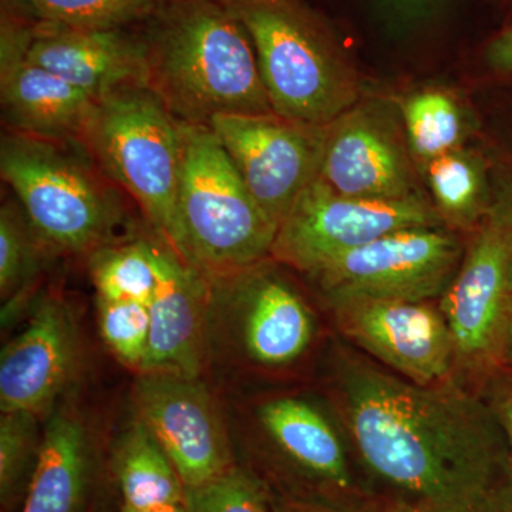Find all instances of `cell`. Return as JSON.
<instances>
[{
	"instance_id": "obj_36",
	"label": "cell",
	"mask_w": 512,
	"mask_h": 512,
	"mask_svg": "<svg viewBox=\"0 0 512 512\" xmlns=\"http://www.w3.org/2000/svg\"><path fill=\"white\" fill-rule=\"evenodd\" d=\"M369 512H413L407 510V508L399 507V505H392L382 503V501H377L372 508H370Z\"/></svg>"
},
{
	"instance_id": "obj_25",
	"label": "cell",
	"mask_w": 512,
	"mask_h": 512,
	"mask_svg": "<svg viewBox=\"0 0 512 512\" xmlns=\"http://www.w3.org/2000/svg\"><path fill=\"white\" fill-rule=\"evenodd\" d=\"M42 420L29 412H5L0 417L2 512H12L25 501L42 450Z\"/></svg>"
},
{
	"instance_id": "obj_20",
	"label": "cell",
	"mask_w": 512,
	"mask_h": 512,
	"mask_svg": "<svg viewBox=\"0 0 512 512\" xmlns=\"http://www.w3.org/2000/svg\"><path fill=\"white\" fill-rule=\"evenodd\" d=\"M96 478L89 431L74 410H53L20 512H86Z\"/></svg>"
},
{
	"instance_id": "obj_6",
	"label": "cell",
	"mask_w": 512,
	"mask_h": 512,
	"mask_svg": "<svg viewBox=\"0 0 512 512\" xmlns=\"http://www.w3.org/2000/svg\"><path fill=\"white\" fill-rule=\"evenodd\" d=\"M80 146L167 241L183 165L181 121L153 90L130 86L96 100Z\"/></svg>"
},
{
	"instance_id": "obj_21",
	"label": "cell",
	"mask_w": 512,
	"mask_h": 512,
	"mask_svg": "<svg viewBox=\"0 0 512 512\" xmlns=\"http://www.w3.org/2000/svg\"><path fill=\"white\" fill-rule=\"evenodd\" d=\"M111 470L121 507L146 510L185 503V485L173 461L137 417L114 447Z\"/></svg>"
},
{
	"instance_id": "obj_33",
	"label": "cell",
	"mask_w": 512,
	"mask_h": 512,
	"mask_svg": "<svg viewBox=\"0 0 512 512\" xmlns=\"http://www.w3.org/2000/svg\"><path fill=\"white\" fill-rule=\"evenodd\" d=\"M490 210L497 215L501 225H503L505 237H507L508 249H510V269L512 281V188L505 190L498 197L495 204L491 205Z\"/></svg>"
},
{
	"instance_id": "obj_35",
	"label": "cell",
	"mask_w": 512,
	"mask_h": 512,
	"mask_svg": "<svg viewBox=\"0 0 512 512\" xmlns=\"http://www.w3.org/2000/svg\"><path fill=\"white\" fill-rule=\"evenodd\" d=\"M120 512H185V503L164 505V507L146 508V510H134V508L120 507Z\"/></svg>"
},
{
	"instance_id": "obj_22",
	"label": "cell",
	"mask_w": 512,
	"mask_h": 512,
	"mask_svg": "<svg viewBox=\"0 0 512 512\" xmlns=\"http://www.w3.org/2000/svg\"><path fill=\"white\" fill-rule=\"evenodd\" d=\"M89 266L97 298L150 306L157 285L153 239L110 242L90 254Z\"/></svg>"
},
{
	"instance_id": "obj_26",
	"label": "cell",
	"mask_w": 512,
	"mask_h": 512,
	"mask_svg": "<svg viewBox=\"0 0 512 512\" xmlns=\"http://www.w3.org/2000/svg\"><path fill=\"white\" fill-rule=\"evenodd\" d=\"M50 252L32 228L19 202H5L0 210V295L22 301Z\"/></svg>"
},
{
	"instance_id": "obj_8",
	"label": "cell",
	"mask_w": 512,
	"mask_h": 512,
	"mask_svg": "<svg viewBox=\"0 0 512 512\" xmlns=\"http://www.w3.org/2000/svg\"><path fill=\"white\" fill-rule=\"evenodd\" d=\"M416 227H446L426 198L346 197L316 178L279 225L271 259L313 276L340 256L384 235Z\"/></svg>"
},
{
	"instance_id": "obj_13",
	"label": "cell",
	"mask_w": 512,
	"mask_h": 512,
	"mask_svg": "<svg viewBox=\"0 0 512 512\" xmlns=\"http://www.w3.org/2000/svg\"><path fill=\"white\" fill-rule=\"evenodd\" d=\"M266 262L210 281V323L224 322L229 338L249 362L281 369L311 348L315 316L301 293Z\"/></svg>"
},
{
	"instance_id": "obj_29",
	"label": "cell",
	"mask_w": 512,
	"mask_h": 512,
	"mask_svg": "<svg viewBox=\"0 0 512 512\" xmlns=\"http://www.w3.org/2000/svg\"><path fill=\"white\" fill-rule=\"evenodd\" d=\"M100 333L123 365L143 369L150 342V306L133 301L97 298Z\"/></svg>"
},
{
	"instance_id": "obj_16",
	"label": "cell",
	"mask_w": 512,
	"mask_h": 512,
	"mask_svg": "<svg viewBox=\"0 0 512 512\" xmlns=\"http://www.w3.org/2000/svg\"><path fill=\"white\" fill-rule=\"evenodd\" d=\"M157 285L150 303V342L138 375L200 379L210 343L211 284L163 239L153 241Z\"/></svg>"
},
{
	"instance_id": "obj_28",
	"label": "cell",
	"mask_w": 512,
	"mask_h": 512,
	"mask_svg": "<svg viewBox=\"0 0 512 512\" xmlns=\"http://www.w3.org/2000/svg\"><path fill=\"white\" fill-rule=\"evenodd\" d=\"M275 503L264 478L239 464L211 483L185 490V512H275Z\"/></svg>"
},
{
	"instance_id": "obj_15",
	"label": "cell",
	"mask_w": 512,
	"mask_h": 512,
	"mask_svg": "<svg viewBox=\"0 0 512 512\" xmlns=\"http://www.w3.org/2000/svg\"><path fill=\"white\" fill-rule=\"evenodd\" d=\"M330 308L343 336L394 375L421 386L457 379L453 340L439 306L370 299Z\"/></svg>"
},
{
	"instance_id": "obj_18",
	"label": "cell",
	"mask_w": 512,
	"mask_h": 512,
	"mask_svg": "<svg viewBox=\"0 0 512 512\" xmlns=\"http://www.w3.org/2000/svg\"><path fill=\"white\" fill-rule=\"evenodd\" d=\"M23 55L99 100L130 86H147L146 39L121 29H80L56 23L19 25Z\"/></svg>"
},
{
	"instance_id": "obj_1",
	"label": "cell",
	"mask_w": 512,
	"mask_h": 512,
	"mask_svg": "<svg viewBox=\"0 0 512 512\" xmlns=\"http://www.w3.org/2000/svg\"><path fill=\"white\" fill-rule=\"evenodd\" d=\"M336 399L373 497L413 512H512V464L483 394L343 356Z\"/></svg>"
},
{
	"instance_id": "obj_30",
	"label": "cell",
	"mask_w": 512,
	"mask_h": 512,
	"mask_svg": "<svg viewBox=\"0 0 512 512\" xmlns=\"http://www.w3.org/2000/svg\"><path fill=\"white\" fill-rule=\"evenodd\" d=\"M480 393L493 410L495 420L503 431L512 464V369L504 367L495 373L481 387Z\"/></svg>"
},
{
	"instance_id": "obj_24",
	"label": "cell",
	"mask_w": 512,
	"mask_h": 512,
	"mask_svg": "<svg viewBox=\"0 0 512 512\" xmlns=\"http://www.w3.org/2000/svg\"><path fill=\"white\" fill-rule=\"evenodd\" d=\"M404 131L414 158L424 164L458 150L463 136L460 107L443 90H424L400 107Z\"/></svg>"
},
{
	"instance_id": "obj_17",
	"label": "cell",
	"mask_w": 512,
	"mask_h": 512,
	"mask_svg": "<svg viewBox=\"0 0 512 512\" xmlns=\"http://www.w3.org/2000/svg\"><path fill=\"white\" fill-rule=\"evenodd\" d=\"M79 363V329L72 309L62 299H43L0 355L2 413L29 412L47 419Z\"/></svg>"
},
{
	"instance_id": "obj_5",
	"label": "cell",
	"mask_w": 512,
	"mask_h": 512,
	"mask_svg": "<svg viewBox=\"0 0 512 512\" xmlns=\"http://www.w3.org/2000/svg\"><path fill=\"white\" fill-rule=\"evenodd\" d=\"M76 144L9 131L0 146L2 180L40 241L60 254H92L123 221L116 194Z\"/></svg>"
},
{
	"instance_id": "obj_37",
	"label": "cell",
	"mask_w": 512,
	"mask_h": 512,
	"mask_svg": "<svg viewBox=\"0 0 512 512\" xmlns=\"http://www.w3.org/2000/svg\"><path fill=\"white\" fill-rule=\"evenodd\" d=\"M505 367L512 369V309L510 325H508L507 345H505Z\"/></svg>"
},
{
	"instance_id": "obj_27",
	"label": "cell",
	"mask_w": 512,
	"mask_h": 512,
	"mask_svg": "<svg viewBox=\"0 0 512 512\" xmlns=\"http://www.w3.org/2000/svg\"><path fill=\"white\" fill-rule=\"evenodd\" d=\"M42 22L80 29H121L150 19L163 0H20Z\"/></svg>"
},
{
	"instance_id": "obj_23",
	"label": "cell",
	"mask_w": 512,
	"mask_h": 512,
	"mask_svg": "<svg viewBox=\"0 0 512 512\" xmlns=\"http://www.w3.org/2000/svg\"><path fill=\"white\" fill-rule=\"evenodd\" d=\"M434 207L448 224L478 225L490 208H484V173L476 158L451 151L426 164Z\"/></svg>"
},
{
	"instance_id": "obj_34",
	"label": "cell",
	"mask_w": 512,
	"mask_h": 512,
	"mask_svg": "<svg viewBox=\"0 0 512 512\" xmlns=\"http://www.w3.org/2000/svg\"><path fill=\"white\" fill-rule=\"evenodd\" d=\"M275 512H346L325 507V505L306 503V501L289 500L276 497ZM366 512H369L367 510Z\"/></svg>"
},
{
	"instance_id": "obj_3",
	"label": "cell",
	"mask_w": 512,
	"mask_h": 512,
	"mask_svg": "<svg viewBox=\"0 0 512 512\" xmlns=\"http://www.w3.org/2000/svg\"><path fill=\"white\" fill-rule=\"evenodd\" d=\"M183 165L165 244L205 278L269 261L278 227L254 200L214 131L181 121Z\"/></svg>"
},
{
	"instance_id": "obj_31",
	"label": "cell",
	"mask_w": 512,
	"mask_h": 512,
	"mask_svg": "<svg viewBox=\"0 0 512 512\" xmlns=\"http://www.w3.org/2000/svg\"><path fill=\"white\" fill-rule=\"evenodd\" d=\"M485 62L495 73L512 76V26L498 33L488 43Z\"/></svg>"
},
{
	"instance_id": "obj_9",
	"label": "cell",
	"mask_w": 512,
	"mask_h": 512,
	"mask_svg": "<svg viewBox=\"0 0 512 512\" xmlns=\"http://www.w3.org/2000/svg\"><path fill=\"white\" fill-rule=\"evenodd\" d=\"M464 251L447 227L400 229L340 256L311 278L330 306L370 299L431 302L453 281Z\"/></svg>"
},
{
	"instance_id": "obj_14",
	"label": "cell",
	"mask_w": 512,
	"mask_h": 512,
	"mask_svg": "<svg viewBox=\"0 0 512 512\" xmlns=\"http://www.w3.org/2000/svg\"><path fill=\"white\" fill-rule=\"evenodd\" d=\"M133 402L137 419L173 461L185 490L237 466L220 407L201 379L140 375Z\"/></svg>"
},
{
	"instance_id": "obj_32",
	"label": "cell",
	"mask_w": 512,
	"mask_h": 512,
	"mask_svg": "<svg viewBox=\"0 0 512 512\" xmlns=\"http://www.w3.org/2000/svg\"><path fill=\"white\" fill-rule=\"evenodd\" d=\"M382 2L397 18L412 20L429 13L439 0H382Z\"/></svg>"
},
{
	"instance_id": "obj_12",
	"label": "cell",
	"mask_w": 512,
	"mask_h": 512,
	"mask_svg": "<svg viewBox=\"0 0 512 512\" xmlns=\"http://www.w3.org/2000/svg\"><path fill=\"white\" fill-rule=\"evenodd\" d=\"M400 109L360 100L326 127L319 180L346 197L399 201L424 198Z\"/></svg>"
},
{
	"instance_id": "obj_4",
	"label": "cell",
	"mask_w": 512,
	"mask_h": 512,
	"mask_svg": "<svg viewBox=\"0 0 512 512\" xmlns=\"http://www.w3.org/2000/svg\"><path fill=\"white\" fill-rule=\"evenodd\" d=\"M254 45L278 116L326 127L362 100L355 67L323 23L296 0H221Z\"/></svg>"
},
{
	"instance_id": "obj_11",
	"label": "cell",
	"mask_w": 512,
	"mask_h": 512,
	"mask_svg": "<svg viewBox=\"0 0 512 512\" xmlns=\"http://www.w3.org/2000/svg\"><path fill=\"white\" fill-rule=\"evenodd\" d=\"M254 200L276 227L319 177L326 127L278 114H231L208 124Z\"/></svg>"
},
{
	"instance_id": "obj_7",
	"label": "cell",
	"mask_w": 512,
	"mask_h": 512,
	"mask_svg": "<svg viewBox=\"0 0 512 512\" xmlns=\"http://www.w3.org/2000/svg\"><path fill=\"white\" fill-rule=\"evenodd\" d=\"M439 308L453 340L456 377L480 392L505 367L512 309L510 249L493 211L477 225Z\"/></svg>"
},
{
	"instance_id": "obj_10",
	"label": "cell",
	"mask_w": 512,
	"mask_h": 512,
	"mask_svg": "<svg viewBox=\"0 0 512 512\" xmlns=\"http://www.w3.org/2000/svg\"><path fill=\"white\" fill-rule=\"evenodd\" d=\"M258 419L278 457L282 498L346 512H366L377 503L335 424L315 404L278 397L259 407Z\"/></svg>"
},
{
	"instance_id": "obj_2",
	"label": "cell",
	"mask_w": 512,
	"mask_h": 512,
	"mask_svg": "<svg viewBox=\"0 0 512 512\" xmlns=\"http://www.w3.org/2000/svg\"><path fill=\"white\" fill-rule=\"evenodd\" d=\"M150 20L147 86L175 119L276 114L251 37L221 0H163Z\"/></svg>"
},
{
	"instance_id": "obj_19",
	"label": "cell",
	"mask_w": 512,
	"mask_h": 512,
	"mask_svg": "<svg viewBox=\"0 0 512 512\" xmlns=\"http://www.w3.org/2000/svg\"><path fill=\"white\" fill-rule=\"evenodd\" d=\"M3 117L15 133L79 143L96 99L23 55L18 23L3 16L0 43Z\"/></svg>"
}]
</instances>
